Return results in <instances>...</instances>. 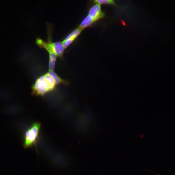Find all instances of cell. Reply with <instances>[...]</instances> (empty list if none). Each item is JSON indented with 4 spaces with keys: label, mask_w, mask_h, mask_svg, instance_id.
I'll return each instance as SVG.
<instances>
[{
    "label": "cell",
    "mask_w": 175,
    "mask_h": 175,
    "mask_svg": "<svg viewBox=\"0 0 175 175\" xmlns=\"http://www.w3.org/2000/svg\"><path fill=\"white\" fill-rule=\"evenodd\" d=\"M57 84L52 78L48 73L40 76L32 87V94L43 96L54 89Z\"/></svg>",
    "instance_id": "6da1fadb"
},
{
    "label": "cell",
    "mask_w": 175,
    "mask_h": 175,
    "mask_svg": "<svg viewBox=\"0 0 175 175\" xmlns=\"http://www.w3.org/2000/svg\"><path fill=\"white\" fill-rule=\"evenodd\" d=\"M40 126L39 123L35 122L26 130L24 136L23 146L24 148H27L36 144Z\"/></svg>",
    "instance_id": "7a4b0ae2"
},
{
    "label": "cell",
    "mask_w": 175,
    "mask_h": 175,
    "mask_svg": "<svg viewBox=\"0 0 175 175\" xmlns=\"http://www.w3.org/2000/svg\"><path fill=\"white\" fill-rule=\"evenodd\" d=\"M48 40L47 41L53 52L57 56L60 58L62 57L63 55L64 48L62 42L57 41L53 42L52 41L51 36V30L48 25Z\"/></svg>",
    "instance_id": "3957f363"
},
{
    "label": "cell",
    "mask_w": 175,
    "mask_h": 175,
    "mask_svg": "<svg viewBox=\"0 0 175 175\" xmlns=\"http://www.w3.org/2000/svg\"><path fill=\"white\" fill-rule=\"evenodd\" d=\"M88 15L96 21L103 18L104 14L101 11L100 5L96 3L90 9Z\"/></svg>",
    "instance_id": "277c9868"
},
{
    "label": "cell",
    "mask_w": 175,
    "mask_h": 175,
    "mask_svg": "<svg viewBox=\"0 0 175 175\" xmlns=\"http://www.w3.org/2000/svg\"><path fill=\"white\" fill-rule=\"evenodd\" d=\"M94 22V19L89 15L87 16L80 24L79 27L82 30L90 25Z\"/></svg>",
    "instance_id": "5b68a950"
},
{
    "label": "cell",
    "mask_w": 175,
    "mask_h": 175,
    "mask_svg": "<svg viewBox=\"0 0 175 175\" xmlns=\"http://www.w3.org/2000/svg\"><path fill=\"white\" fill-rule=\"evenodd\" d=\"M49 74L52 76L57 84L62 83L66 85H68V82L61 78L55 72L53 71H49Z\"/></svg>",
    "instance_id": "8992f818"
},
{
    "label": "cell",
    "mask_w": 175,
    "mask_h": 175,
    "mask_svg": "<svg viewBox=\"0 0 175 175\" xmlns=\"http://www.w3.org/2000/svg\"><path fill=\"white\" fill-rule=\"evenodd\" d=\"M82 30L81 29L78 27L69 34L65 39H70L74 40L80 34Z\"/></svg>",
    "instance_id": "52a82bcc"
},
{
    "label": "cell",
    "mask_w": 175,
    "mask_h": 175,
    "mask_svg": "<svg viewBox=\"0 0 175 175\" xmlns=\"http://www.w3.org/2000/svg\"><path fill=\"white\" fill-rule=\"evenodd\" d=\"M94 2L99 4H109L115 5L114 1L112 0H96L94 1Z\"/></svg>",
    "instance_id": "ba28073f"
},
{
    "label": "cell",
    "mask_w": 175,
    "mask_h": 175,
    "mask_svg": "<svg viewBox=\"0 0 175 175\" xmlns=\"http://www.w3.org/2000/svg\"><path fill=\"white\" fill-rule=\"evenodd\" d=\"M74 40L70 39H64L62 42L64 49L67 47Z\"/></svg>",
    "instance_id": "9c48e42d"
},
{
    "label": "cell",
    "mask_w": 175,
    "mask_h": 175,
    "mask_svg": "<svg viewBox=\"0 0 175 175\" xmlns=\"http://www.w3.org/2000/svg\"><path fill=\"white\" fill-rule=\"evenodd\" d=\"M122 23L123 25H125V23L123 21H122Z\"/></svg>",
    "instance_id": "30bf717a"
}]
</instances>
